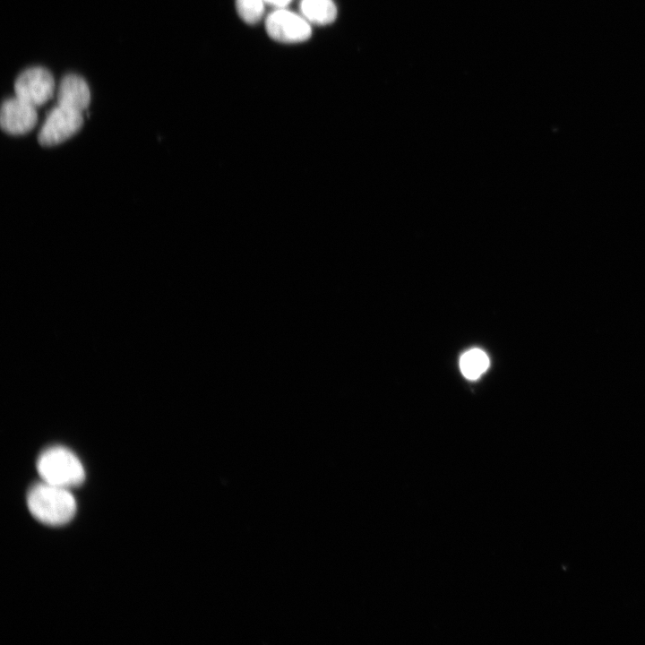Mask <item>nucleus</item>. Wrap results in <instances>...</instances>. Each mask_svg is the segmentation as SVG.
<instances>
[{
	"instance_id": "0eeeda50",
	"label": "nucleus",
	"mask_w": 645,
	"mask_h": 645,
	"mask_svg": "<svg viewBox=\"0 0 645 645\" xmlns=\"http://www.w3.org/2000/svg\"><path fill=\"white\" fill-rule=\"evenodd\" d=\"M56 99L57 105L82 112L90 101V88L82 77L69 73L61 80Z\"/></svg>"
},
{
	"instance_id": "6e6552de",
	"label": "nucleus",
	"mask_w": 645,
	"mask_h": 645,
	"mask_svg": "<svg viewBox=\"0 0 645 645\" xmlns=\"http://www.w3.org/2000/svg\"><path fill=\"white\" fill-rule=\"evenodd\" d=\"M299 9L305 20L317 25L329 24L337 16L332 0H301Z\"/></svg>"
},
{
	"instance_id": "f03ea898",
	"label": "nucleus",
	"mask_w": 645,
	"mask_h": 645,
	"mask_svg": "<svg viewBox=\"0 0 645 645\" xmlns=\"http://www.w3.org/2000/svg\"><path fill=\"white\" fill-rule=\"evenodd\" d=\"M37 469L44 482L68 489L81 485L85 478L78 457L63 446L45 450L38 459Z\"/></svg>"
},
{
	"instance_id": "423d86ee",
	"label": "nucleus",
	"mask_w": 645,
	"mask_h": 645,
	"mask_svg": "<svg viewBox=\"0 0 645 645\" xmlns=\"http://www.w3.org/2000/svg\"><path fill=\"white\" fill-rule=\"evenodd\" d=\"M38 121L36 108L18 97L4 99L1 108L0 125L10 134H23L33 129Z\"/></svg>"
},
{
	"instance_id": "39448f33",
	"label": "nucleus",
	"mask_w": 645,
	"mask_h": 645,
	"mask_svg": "<svg viewBox=\"0 0 645 645\" xmlns=\"http://www.w3.org/2000/svg\"><path fill=\"white\" fill-rule=\"evenodd\" d=\"M265 26L271 39L284 43L302 42L312 34L311 27L305 18L282 8L267 16Z\"/></svg>"
},
{
	"instance_id": "f257e3e1",
	"label": "nucleus",
	"mask_w": 645,
	"mask_h": 645,
	"mask_svg": "<svg viewBox=\"0 0 645 645\" xmlns=\"http://www.w3.org/2000/svg\"><path fill=\"white\" fill-rule=\"evenodd\" d=\"M30 513L50 526L69 522L76 512V502L68 488L42 482L32 486L27 495Z\"/></svg>"
},
{
	"instance_id": "9b49d317",
	"label": "nucleus",
	"mask_w": 645,
	"mask_h": 645,
	"mask_svg": "<svg viewBox=\"0 0 645 645\" xmlns=\"http://www.w3.org/2000/svg\"><path fill=\"white\" fill-rule=\"evenodd\" d=\"M263 1L271 6L282 8V7L288 5L291 0H263Z\"/></svg>"
},
{
	"instance_id": "20e7f679",
	"label": "nucleus",
	"mask_w": 645,
	"mask_h": 645,
	"mask_svg": "<svg viewBox=\"0 0 645 645\" xmlns=\"http://www.w3.org/2000/svg\"><path fill=\"white\" fill-rule=\"evenodd\" d=\"M15 96L36 107L49 100L55 90V80L46 68L37 66L24 70L14 82Z\"/></svg>"
},
{
	"instance_id": "7ed1b4c3",
	"label": "nucleus",
	"mask_w": 645,
	"mask_h": 645,
	"mask_svg": "<svg viewBox=\"0 0 645 645\" xmlns=\"http://www.w3.org/2000/svg\"><path fill=\"white\" fill-rule=\"evenodd\" d=\"M83 124L82 112L56 105L47 114L38 140L43 146H52L76 133Z\"/></svg>"
},
{
	"instance_id": "1a4fd4ad",
	"label": "nucleus",
	"mask_w": 645,
	"mask_h": 645,
	"mask_svg": "<svg viewBox=\"0 0 645 645\" xmlns=\"http://www.w3.org/2000/svg\"><path fill=\"white\" fill-rule=\"evenodd\" d=\"M489 366L487 355L473 348L466 351L460 359V367L464 376L469 380L477 379Z\"/></svg>"
},
{
	"instance_id": "9d476101",
	"label": "nucleus",
	"mask_w": 645,
	"mask_h": 645,
	"mask_svg": "<svg viewBox=\"0 0 645 645\" xmlns=\"http://www.w3.org/2000/svg\"><path fill=\"white\" fill-rule=\"evenodd\" d=\"M236 10L242 20L249 24L258 22L263 14V0H236Z\"/></svg>"
}]
</instances>
